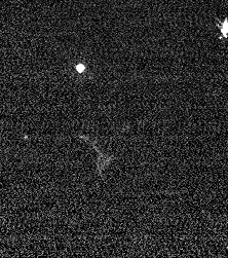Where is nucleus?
<instances>
[{
	"mask_svg": "<svg viewBox=\"0 0 228 258\" xmlns=\"http://www.w3.org/2000/svg\"><path fill=\"white\" fill-rule=\"evenodd\" d=\"M220 29H221V33H222V36L224 38H227L228 37V20L224 21L223 24H220Z\"/></svg>",
	"mask_w": 228,
	"mask_h": 258,
	"instance_id": "obj_1",
	"label": "nucleus"
},
{
	"mask_svg": "<svg viewBox=\"0 0 228 258\" xmlns=\"http://www.w3.org/2000/svg\"><path fill=\"white\" fill-rule=\"evenodd\" d=\"M77 70H78L79 72H81V71L84 70V66H83V65H78V66H77Z\"/></svg>",
	"mask_w": 228,
	"mask_h": 258,
	"instance_id": "obj_2",
	"label": "nucleus"
}]
</instances>
